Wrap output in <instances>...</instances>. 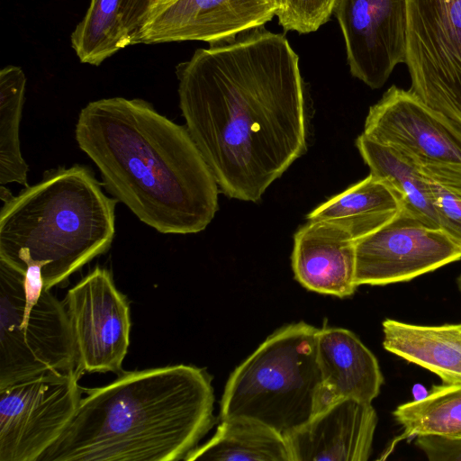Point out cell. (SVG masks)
I'll return each mask as SVG.
<instances>
[{"instance_id": "cell-1", "label": "cell", "mask_w": 461, "mask_h": 461, "mask_svg": "<svg viewBox=\"0 0 461 461\" xmlns=\"http://www.w3.org/2000/svg\"><path fill=\"white\" fill-rule=\"evenodd\" d=\"M185 127L222 194L247 202L307 149L299 57L263 26L197 49L176 68Z\"/></svg>"}, {"instance_id": "cell-2", "label": "cell", "mask_w": 461, "mask_h": 461, "mask_svg": "<svg viewBox=\"0 0 461 461\" xmlns=\"http://www.w3.org/2000/svg\"><path fill=\"white\" fill-rule=\"evenodd\" d=\"M102 185L163 234L203 230L218 211L219 186L186 127L140 98L88 103L75 129Z\"/></svg>"}, {"instance_id": "cell-3", "label": "cell", "mask_w": 461, "mask_h": 461, "mask_svg": "<svg viewBox=\"0 0 461 461\" xmlns=\"http://www.w3.org/2000/svg\"><path fill=\"white\" fill-rule=\"evenodd\" d=\"M84 391L38 461L185 460L214 422L211 377L194 366L122 371Z\"/></svg>"}, {"instance_id": "cell-4", "label": "cell", "mask_w": 461, "mask_h": 461, "mask_svg": "<svg viewBox=\"0 0 461 461\" xmlns=\"http://www.w3.org/2000/svg\"><path fill=\"white\" fill-rule=\"evenodd\" d=\"M3 203L0 260L23 274L39 266L46 290L104 254L113 240L118 200L104 194L88 167L47 170Z\"/></svg>"}, {"instance_id": "cell-5", "label": "cell", "mask_w": 461, "mask_h": 461, "mask_svg": "<svg viewBox=\"0 0 461 461\" xmlns=\"http://www.w3.org/2000/svg\"><path fill=\"white\" fill-rule=\"evenodd\" d=\"M319 330L300 321L268 336L227 380L221 420L251 419L285 436L325 408Z\"/></svg>"}, {"instance_id": "cell-6", "label": "cell", "mask_w": 461, "mask_h": 461, "mask_svg": "<svg viewBox=\"0 0 461 461\" xmlns=\"http://www.w3.org/2000/svg\"><path fill=\"white\" fill-rule=\"evenodd\" d=\"M24 275L0 260V388L76 366L64 303L44 289L27 306Z\"/></svg>"}, {"instance_id": "cell-7", "label": "cell", "mask_w": 461, "mask_h": 461, "mask_svg": "<svg viewBox=\"0 0 461 461\" xmlns=\"http://www.w3.org/2000/svg\"><path fill=\"white\" fill-rule=\"evenodd\" d=\"M410 88L461 127V0H406Z\"/></svg>"}, {"instance_id": "cell-8", "label": "cell", "mask_w": 461, "mask_h": 461, "mask_svg": "<svg viewBox=\"0 0 461 461\" xmlns=\"http://www.w3.org/2000/svg\"><path fill=\"white\" fill-rule=\"evenodd\" d=\"M79 377L49 371L0 388V461H38L79 405Z\"/></svg>"}, {"instance_id": "cell-9", "label": "cell", "mask_w": 461, "mask_h": 461, "mask_svg": "<svg viewBox=\"0 0 461 461\" xmlns=\"http://www.w3.org/2000/svg\"><path fill=\"white\" fill-rule=\"evenodd\" d=\"M459 259V240L403 207L391 221L356 240V283L407 282Z\"/></svg>"}, {"instance_id": "cell-10", "label": "cell", "mask_w": 461, "mask_h": 461, "mask_svg": "<svg viewBox=\"0 0 461 461\" xmlns=\"http://www.w3.org/2000/svg\"><path fill=\"white\" fill-rule=\"evenodd\" d=\"M75 349L77 374L119 375L130 346V304L111 272L95 267L68 290L64 301Z\"/></svg>"}, {"instance_id": "cell-11", "label": "cell", "mask_w": 461, "mask_h": 461, "mask_svg": "<svg viewBox=\"0 0 461 461\" xmlns=\"http://www.w3.org/2000/svg\"><path fill=\"white\" fill-rule=\"evenodd\" d=\"M363 133L417 166L461 167V127L410 89L388 88L369 108Z\"/></svg>"}, {"instance_id": "cell-12", "label": "cell", "mask_w": 461, "mask_h": 461, "mask_svg": "<svg viewBox=\"0 0 461 461\" xmlns=\"http://www.w3.org/2000/svg\"><path fill=\"white\" fill-rule=\"evenodd\" d=\"M278 0H153L134 44L232 41L276 15Z\"/></svg>"}, {"instance_id": "cell-13", "label": "cell", "mask_w": 461, "mask_h": 461, "mask_svg": "<svg viewBox=\"0 0 461 461\" xmlns=\"http://www.w3.org/2000/svg\"><path fill=\"white\" fill-rule=\"evenodd\" d=\"M332 14L351 75L372 89L382 87L406 63V0H336Z\"/></svg>"}, {"instance_id": "cell-14", "label": "cell", "mask_w": 461, "mask_h": 461, "mask_svg": "<svg viewBox=\"0 0 461 461\" xmlns=\"http://www.w3.org/2000/svg\"><path fill=\"white\" fill-rule=\"evenodd\" d=\"M377 421L372 403L341 398L284 437L292 461H366Z\"/></svg>"}, {"instance_id": "cell-15", "label": "cell", "mask_w": 461, "mask_h": 461, "mask_svg": "<svg viewBox=\"0 0 461 461\" xmlns=\"http://www.w3.org/2000/svg\"><path fill=\"white\" fill-rule=\"evenodd\" d=\"M292 267L306 289L344 298L356 283V240L340 226L308 221L294 235Z\"/></svg>"}, {"instance_id": "cell-16", "label": "cell", "mask_w": 461, "mask_h": 461, "mask_svg": "<svg viewBox=\"0 0 461 461\" xmlns=\"http://www.w3.org/2000/svg\"><path fill=\"white\" fill-rule=\"evenodd\" d=\"M317 357L328 404L352 398L372 403L384 383L375 355L350 330L323 327Z\"/></svg>"}, {"instance_id": "cell-17", "label": "cell", "mask_w": 461, "mask_h": 461, "mask_svg": "<svg viewBox=\"0 0 461 461\" xmlns=\"http://www.w3.org/2000/svg\"><path fill=\"white\" fill-rule=\"evenodd\" d=\"M153 0H91L71 34V46L82 63L99 66L133 45Z\"/></svg>"}, {"instance_id": "cell-18", "label": "cell", "mask_w": 461, "mask_h": 461, "mask_svg": "<svg viewBox=\"0 0 461 461\" xmlns=\"http://www.w3.org/2000/svg\"><path fill=\"white\" fill-rule=\"evenodd\" d=\"M382 327L388 352L432 372L443 384L461 383V323L428 326L386 319Z\"/></svg>"}, {"instance_id": "cell-19", "label": "cell", "mask_w": 461, "mask_h": 461, "mask_svg": "<svg viewBox=\"0 0 461 461\" xmlns=\"http://www.w3.org/2000/svg\"><path fill=\"white\" fill-rule=\"evenodd\" d=\"M402 208L401 195L387 182L369 174L320 204L307 220L335 223L357 240L391 221Z\"/></svg>"}, {"instance_id": "cell-20", "label": "cell", "mask_w": 461, "mask_h": 461, "mask_svg": "<svg viewBox=\"0 0 461 461\" xmlns=\"http://www.w3.org/2000/svg\"><path fill=\"white\" fill-rule=\"evenodd\" d=\"M292 461L284 435L251 419L221 420L214 435L185 461Z\"/></svg>"}, {"instance_id": "cell-21", "label": "cell", "mask_w": 461, "mask_h": 461, "mask_svg": "<svg viewBox=\"0 0 461 461\" xmlns=\"http://www.w3.org/2000/svg\"><path fill=\"white\" fill-rule=\"evenodd\" d=\"M356 146L370 174L387 182L401 195L404 208L440 227L426 181L414 162L364 133L356 140Z\"/></svg>"}, {"instance_id": "cell-22", "label": "cell", "mask_w": 461, "mask_h": 461, "mask_svg": "<svg viewBox=\"0 0 461 461\" xmlns=\"http://www.w3.org/2000/svg\"><path fill=\"white\" fill-rule=\"evenodd\" d=\"M393 415L403 429L400 439L420 435L461 438V383L434 385L424 397L399 405Z\"/></svg>"}, {"instance_id": "cell-23", "label": "cell", "mask_w": 461, "mask_h": 461, "mask_svg": "<svg viewBox=\"0 0 461 461\" xmlns=\"http://www.w3.org/2000/svg\"><path fill=\"white\" fill-rule=\"evenodd\" d=\"M26 77L23 69L9 65L0 71V184L24 186L29 166L23 158L19 128L23 113Z\"/></svg>"}, {"instance_id": "cell-24", "label": "cell", "mask_w": 461, "mask_h": 461, "mask_svg": "<svg viewBox=\"0 0 461 461\" xmlns=\"http://www.w3.org/2000/svg\"><path fill=\"white\" fill-rule=\"evenodd\" d=\"M439 225L461 241V167L418 166Z\"/></svg>"}, {"instance_id": "cell-25", "label": "cell", "mask_w": 461, "mask_h": 461, "mask_svg": "<svg viewBox=\"0 0 461 461\" xmlns=\"http://www.w3.org/2000/svg\"><path fill=\"white\" fill-rule=\"evenodd\" d=\"M336 0H278L279 24L285 31L310 33L326 23Z\"/></svg>"}, {"instance_id": "cell-26", "label": "cell", "mask_w": 461, "mask_h": 461, "mask_svg": "<svg viewBox=\"0 0 461 461\" xmlns=\"http://www.w3.org/2000/svg\"><path fill=\"white\" fill-rule=\"evenodd\" d=\"M415 444L430 461H461V438L420 435Z\"/></svg>"}]
</instances>
